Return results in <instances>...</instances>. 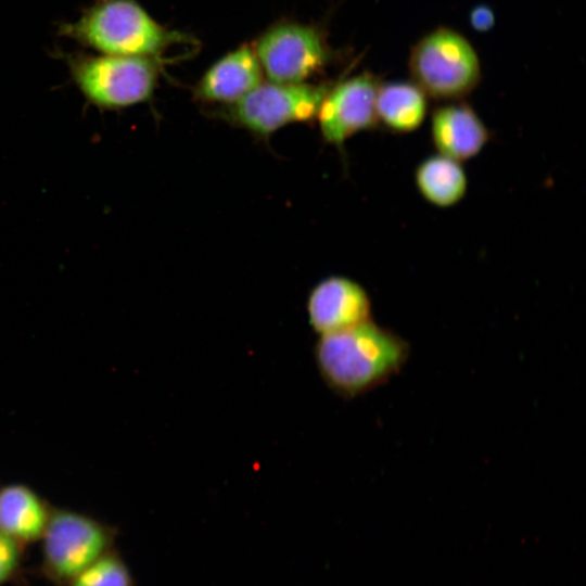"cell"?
<instances>
[{"instance_id": "3", "label": "cell", "mask_w": 586, "mask_h": 586, "mask_svg": "<svg viewBox=\"0 0 586 586\" xmlns=\"http://www.w3.org/2000/svg\"><path fill=\"white\" fill-rule=\"evenodd\" d=\"M117 527L88 513L52 507L40 538L36 573L53 586H66L76 575L116 547Z\"/></svg>"}, {"instance_id": "17", "label": "cell", "mask_w": 586, "mask_h": 586, "mask_svg": "<svg viewBox=\"0 0 586 586\" xmlns=\"http://www.w3.org/2000/svg\"><path fill=\"white\" fill-rule=\"evenodd\" d=\"M472 28L477 31H488L495 24V15L493 10L484 4L474 7L469 15Z\"/></svg>"}, {"instance_id": "13", "label": "cell", "mask_w": 586, "mask_h": 586, "mask_svg": "<svg viewBox=\"0 0 586 586\" xmlns=\"http://www.w3.org/2000/svg\"><path fill=\"white\" fill-rule=\"evenodd\" d=\"M375 110L378 123L394 133L417 130L428 113V95L415 82L380 84Z\"/></svg>"}, {"instance_id": "11", "label": "cell", "mask_w": 586, "mask_h": 586, "mask_svg": "<svg viewBox=\"0 0 586 586\" xmlns=\"http://www.w3.org/2000/svg\"><path fill=\"white\" fill-rule=\"evenodd\" d=\"M262 84V67L255 52L242 46L226 54L204 74L196 86L198 99L232 104Z\"/></svg>"}, {"instance_id": "12", "label": "cell", "mask_w": 586, "mask_h": 586, "mask_svg": "<svg viewBox=\"0 0 586 586\" xmlns=\"http://www.w3.org/2000/svg\"><path fill=\"white\" fill-rule=\"evenodd\" d=\"M51 511L52 506L25 484L0 487V531L26 548L40 540Z\"/></svg>"}, {"instance_id": "6", "label": "cell", "mask_w": 586, "mask_h": 586, "mask_svg": "<svg viewBox=\"0 0 586 586\" xmlns=\"http://www.w3.org/2000/svg\"><path fill=\"white\" fill-rule=\"evenodd\" d=\"M329 89V85L262 82L222 111V116L255 137L268 140L286 125L316 118Z\"/></svg>"}, {"instance_id": "2", "label": "cell", "mask_w": 586, "mask_h": 586, "mask_svg": "<svg viewBox=\"0 0 586 586\" xmlns=\"http://www.w3.org/2000/svg\"><path fill=\"white\" fill-rule=\"evenodd\" d=\"M60 34L97 53L153 58L173 36L135 0H94Z\"/></svg>"}, {"instance_id": "1", "label": "cell", "mask_w": 586, "mask_h": 586, "mask_svg": "<svg viewBox=\"0 0 586 586\" xmlns=\"http://www.w3.org/2000/svg\"><path fill=\"white\" fill-rule=\"evenodd\" d=\"M313 353L326 385L336 395L351 399L398 373L409 358L410 345L396 332L369 319L320 335Z\"/></svg>"}, {"instance_id": "5", "label": "cell", "mask_w": 586, "mask_h": 586, "mask_svg": "<svg viewBox=\"0 0 586 586\" xmlns=\"http://www.w3.org/2000/svg\"><path fill=\"white\" fill-rule=\"evenodd\" d=\"M409 71L428 97L459 101L481 80V65L469 40L448 27H437L411 49Z\"/></svg>"}, {"instance_id": "4", "label": "cell", "mask_w": 586, "mask_h": 586, "mask_svg": "<svg viewBox=\"0 0 586 586\" xmlns=\"http://www.w3.org/2000/svg\"><path fill=\"white\" fill-rule=\"evenodd\" d=\"M66 63L85 100L101 111L148 102L157 85V66L152 58L74 53Z\"/></svg>"}, {"instance_id": "7", "label": "cell", "mask_w": 586, "mask_h": 586, "mask_svg": "<svg viewBox=\"0 0 586 586\" xmlns=\"http://www.w3.org/2000/svg\"><path fill=\"white\" fill-rule=\"evenodd\" d=\"M255 54L271 82L302 84L327 62L329 52L317 29L283 23L268 29L256 42Z\"/></svg>"}, {"instance_id": "9", "label": "cell", "mask_w": 586, "mask_h": 586, "mask_svg": "<svg viewBox=\"0 0 586 586\" xmlns=\"http://www.w3.org/2000/svg\"><path fill=\"white\" fill-rule=\"evenodd\" d=\"M306 310L310 328L320 336L371 319V300L359 282L335 275L310 290Z\"/></svg>"}, {"instance_id": "15", "label": "cell", "mask_w": 586, "mask_h": 586, "mask_svg": "<svg viewBox=\"0 0 586 586\" xmlns=\"http://www.w3.org/2000/svg\"><path fill=\"white\" fill-rule=\"evenodd\" d=\"M66 586H137L135 575L115 547L78 575Z\"/></svg>"}, {"instance_id": "16", "label": "cell", "mask_w": 586, "mask_h": 586, "mask_svg": "<svg viewBox=\"0 0 586 586\" xmlns=\"http://www.w3.org/2000/svg\"><path fill=\"white\" fill-rule=\"evenodd\" d=\"M26 547L0 531V586H27Z\"/></svg>"}, {"instance_id": "8", "label": "cell", "mask_w": 586, "mask_h": 586, "mask_svg": "<svg viewBox=\"0 0 586 586\" xmlns=\"http://www.w3.org/2000/svg\"><path fill=\"white\" fill-rule=\"evenodd\" d=\"M380 84L377 76L365 72L330 87L316 116L326 143L341 149L353 136L379 125L375 100Z\"/></svg>"}, {"instance_id": "10", "label": "cell", "mask_w": 586, "mask_h": 586, "mask_svg": "<svg viewBox=\"0 0 586 586\" xmlns=\"http://www.w3.org/2000/svg\"><path fill=\"white\" fill-rule=\"evenodd\" d=\"M430 135L437 153L461 163L480 154L491 137L474 109L460 100L432 111Z\"/></svg>"}, {"instance_id": "14", "label": "cell", "mask_w": 586, "mask_h": 586, "mask_svg": "<svg viewBox=\"0 0 586 586\" xmlns=\"http://www.w3.org/2000/svg\"><path fill=\"white\" fill-rule=\"evenodd\" d=\"M461 164L440 153L422 160L413 176L420 195L438 208L457 205L468 190V176Z\"/></svg>"}]
</instances>
